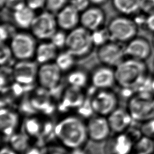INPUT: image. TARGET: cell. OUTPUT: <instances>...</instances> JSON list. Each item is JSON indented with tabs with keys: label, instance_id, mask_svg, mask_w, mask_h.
<instances>
[{
	"label": "cell",
	"instance_id": "obj_17",
	"mask_svg": "<svg viewBox=\"0 0 154 154\" xmlns=\"http://www.w3.org/2000/svg\"><path fill=\"white\" fill-rule=\"evenodd\" d=\"M107 119L111 132L116 134L125 132L134 120L128 109L118 107L107 116Z\"/></svg>",
	"mask_w": 154,
	"mask_h": 154
},
{
	"label": "cell",
	"instance_id": "obj_12",
	"mask_svg": "<svg viewBox=\"0 0 154 154\" xmlns=\"http://www.w3.org/2000/svg\"><path fill=\"white\" fill-rule=\"evenodd\" d=\"M152 45L148 39L143 36H136L124 46L127 58L146 61L152 53Z\"/></svg>",
	"mask_w": 154,
	"mask_h": 154
},
{
	"label": "cell",
	"instance_id": "obj_47",
	"mask_svg": "<svg viewBox=\"0 0 154 154\" xmlns=\"http://www.w3.org/2000/svg\"><path fill=\"white\" fill-rule=\"evenodd\" d=\"M50 154H63V153H58V152H54V153H50Z\"/></svg>",
	"mask_w": 154,
	"mask_h": 154
},
{
	"label": "cell",
	"instance_id": "obj_16",
	"mask_svg": "<svg viewBox=\"0 0 154 154\" xmlns=\"http://www.w3.org/2000/svg\"><path fill=\"white\" fill-rule=\"evenodd\" d=\"M85 102V96L82 88L70 85L64 91L60 108L62 111L79 109Z\"/></svg>",
	"mask_w": 154,
	"mask_h": 154
},
{
	"label": "cell",
	"instance_id": "obj_23",
	"mask_svg": "<svg viewBox=\"0 0 154 154\" xmlns=\"http://www.w3.org/2000/svg\"><path fill=\"white\" fill-rule=\"evenodd\" d=\"M112 5L119 14L128 16L136 15L142 8L141 0H112Z\"/></svg>",
	"mask_w": 154,
	"mask_h": 154
},
{
	"label": "cell",
	"instance_id": "obj_34",
	"mask_svg": "<svg viewBox=\"0 0 154 154\" xmlns=\"http://www.w3.org/2000/svg\"><path fill=\"white\" fill-rule=\"evenodd\" d=\"M13 57L10 45L1 43L0 51V62L2 66L7 64Z\"/></svg>",
	"mask_w": 154,
	"mask_h": 154
},
{
	"label": "cell",
	"instance_id": "obj_19",
	"mask_svg": "<svg viewBox=\"0 0 154 154\" xmlns=\"http://www.w3.org/2000/svg\"><path fill=\"white\" fill-rule=\"evenodd\" d=\"M58 28L64 31H71L80 23V13L69 4L56 14Z\"/></svg>",
	"mask_w": 154,
	"mask_h": 154
},
{
	"label": "cell",
	"instance_id": "obj_49",
	"mask_svg": "<svg viewBox=\"0 0 154 154\" xmlns=\"http://www.w3.org/2000/svg\"><path fill=\"white\" fill-rule=\"evenodd\" d=\"M153 142H154V139H153Z\"/></svg>",
	"mask_w": 154,
	"mask_h": 154
},
{
	"label": "cell",
	"instance_id": "obj_11",
	"mask_svg": "<svg viewBox=\"0 0 154 154\" xmlns=\"http://www.w3.org/2000/svg\"><path fill=\"white\" fill-rule=\"evenodd\" d=\"M61 73L62 71L55 62L42 64L38 67L37 81L42 88L49 91L59 85Z\"/></svg>",
	"mask_w": 154,
	"mask_h": 154
},
{
	"label": "cell",
	"instance_id": "obj_21",
	"mask_svg": "<svg viewBox=\"0 0 154 154\" xmlns=\"http://www.w3.org/2000/svg\"><path fill=\"white\" fill-rule=\"evenodd\" d=\"M12 18L14 25L22 29H30L36 16L35 11L25 4L12 11Z\"/></svg>",
	"mask_w": 154,
	"mask_h": 154
},
{
	"label": "cell",
	"instance_id": "obj_25",
	"mask_svg": "<svg viewBox=\"0 0 154 154\" xmlns=\"http://www.w3.org/2000/svg\"><path fill=\"white\" fill-rule=\"evenodd\" d=\"M134 154H153V139L142 135L134 144Z\"/></svg>",
	"mask_w": 154,
	"mask_h": 154
},
{
	"label": "cell",
	"instance_id": "obj_4",
	"mask_svg": "<svg viewBox=\"0 0 154 154\" xmlns=\"http://www.w3.org/2000/svg\"><path fill=\"white\" fill-rule=\"evenodd\" d=\"M94 46L91 31L83 26H77L67 33L65 48L76 58L88 55Z\"/></svg>",
	"mask_w": 154,
	"mask_h": 154
},
{
	"label": "cell",
	"instance_id": "obj_28",
	"mask_svg": "<svg viewBox=\"0 0 154 154\" xmlns=\"http://www.w3.org/2000/svg\"><path fill=\"white\" fill-rule=\"evenodd\" d=\"M67 80L70 85L83 88L87 85L88 78L84 71L74 70L69 73Z\"/></svg>",
	"mask_w": 154,
	"mask_h": 154
},
{
	"label": "cell",
	"instance_id": "obj_37",
	"mask_svg": "<svg viewBox=\"0 0 154 154\" xmlns=\"http://www.w3.org/2000/svg\"><path fill=\"white\" fill-rule=\"evenodd\" d=\"M46 0H25V4L34 11L45 7Z\"/></svg>",
	"mask_w": 154,
	"mask_h": 154
},
{
	"label": "cell",
	"instance_id": "obj_13",
	"mask_svg": "<svg viewBox=\"0 0 154 154\" xmlns=\"http://www.w3.org/2000/svg\"><path fill=\"white\" fill-rule=\"evenodd\" d=\"M86 126L88 138L96 142L105 140L111 132L107 118L102 116L97 115L90 118Z\"/></svg>",
	"mask_w": 154,
	"mask_h": 154
},
{
	"label": "cell",
	"instance_id": "obj_6",
	"mask_svg": "<svg viewBox=\"0 0 154 154\" xmlns=\"http://www.w3.org/2000/svg\"><path fill=\"white\" fill-rule=\"evenodd\" d=\"M128 111L134 120L144 122L154 117V95L138 94L129 100Z\"/></svg>",
	"mask_w": 154,
	"mask_h": 154
},
{
	"label": "cell",
	"instance_id": "obj_27",
	"mask_svg": "<svg viewBox=\"0 0 154 154\" xmlns=\"http://www.w3.org/2000/svg\"><path fill=\"white\" fill-rule=\"evenodd\" d=\"M75 58L70 52L66 49L58 54L54 61L62 72H65L70 71L73 68Z\"/></svg>",
	"mask_w": 154,
	"mask_h": 154
},
{
	"label": "cell",
	"instance_id": "obj_48",
	"mask_svg": "<svg viewBox=\"0 0 154 154\" xmlns=\"http://www.w3.org/2000/svg\"><path fill=\"white\" fill-rule=\"evenodd\" d=\"M153 91H154V78H153Z\"/></svg>",
	"mask_w": 154,
	"mask_h": 154
},
{
	"label": "cell",
	"instance_id": "obj_15",
	"mask_svg": "<svg viewBox=\"0 0 154 154\" xmlns=\"http://www.w3.org/2000/svg\"><path fill=\"white\" fill-rule=\"evenodd\" d=\"M134 141L125 132L116 134L109 139L104 148L105 154H130L133 152Z\"/></svg>",
	"mask_w": 154,
	"mask_h": 154
},
{
	"label": "cell",
	"instance_id": "obj_31",
	"mask_svg": "<svg viewBox=\"0 0 154 154\" xmlns=\"http://www.w3.org/2000/svg\"><path fill=\"white\" fill-rule=\"evenodd\" d=\"M16 32L15 27L12 24L7 22L2 23L0 28L1 42L5 43L7 40H10Z\"/></svg>",
	"mask_w": 154,
	"mask_h": 154
},
{
	"label": "cell",
	"instance_id": "obj_36",
	"mask_svg": "<svg viewBox=\"0 0 154 154\" xmlns=\"http://www.w3.org/2000/svg\"><path fill=\"white\" fill-rule=\"evenodd\" d=\"M69 4L81 13L90 7V2L89 0H70Z\"/></svg>",
	"mask_w": 154,
	"mask_h": 154
},
{
	"label": "cell",
	"instance_id": "obj_43",
	"mask_svg": "<svg viewBox=\"0 0 154 154\" xmlns=\"http://www.w3.org/2000/svg\"><path fill=\"white\" fill-rule=\"evenodd\" d=\"M70 154H87L84 150L80 148H76L74 149H72Z\"/></svg>",
	"mask_w": 154,
	"mask_h": 154
},
{
	"label": "cell",
	"instance_id": "obj_2",
	"mask_svg": "<svg viewBox=\"0 0 154 154\" xmlns=\"http://www.w3.org/2000/svg\"><path fill=\"white\" fill-rule=\"evenodd\" d=\"M116 82L123 88L135 89L147 76L145 61L126 57L114 68Z\"/></svg>",
	"mask_w": 154,
	"mask_h": 154
},
{
	"label": "cell",
	"instance_id": "obj_44",
	"mask_svg": "<svg viewBox=\"0 0 154 154\" xmlns=\"http://www.w3.org/2000/svg\"><path fill=\"white\" fill-rule=\"evenodd\" d=\"M0 2H1V8H3V7H4L5 0H1Z\"/></svg>",
	"mask_w": 154,
	"mask_h": 154
},
{
	"label": "cell",
	"instance_id": "obj_50",
	"mask_svg": "<svg viewBox=\"0 0 154 154\" xmlns=\"http://www.w3.org/2000/svg\"><path fill=\"white\" fill-rule=\"evenodd\" d=\"M153 154H154V153H153Z\"/></svg>",
	"mask_w": 154,
	"mask_h": 154
},
{
	"label": "cell",
	"instance_id": "obj_26",
	"mask_svg": "<svg viewBox=\"0 0 154 154\" xmlns=\"http://www.w3.org/2000/svg\"><path fill=\"white\" fill-rule=\"evenodd\" d=\"M10 147L17 153L25 152L29 147V136L24 133H14L10 137Z\"/></svg>",
	"mask_w": 154,
	"mask_h": 154
},
{
	"label": "cell",
	"instance_id": "obj_3",
	"mask_svg": "<svg viewBox=\"0 0 154 154\" xmlns=\"http://www.w3.org/2000/svg\"><path fill=\"white\" fill-rule=\"evenodd\" d=\"M106 29L111 40L120 43H127L137 35L138 26L129 16L120 14L109 20Z\"/></svg>",
	"mask_w": 154,
	"mask_h": 154
},
{
	"label": "cell",
	"instance_id": "obj_40",
	"mask_svg": "<svg viewBox=\"0 0 154 154\" xmlns=\"http://www.w3.org/2000/svg\"><path fill=\"white\" fill-rule=\"evenodd\" d=\"M0 154H17V152L11 147L5 146L1 148Z\"/></svg>",
	"mask_w": 154,
	"mask_h": 154
},
{
	"label": "cell",
	"instance_id": "obj_45",
	"mask_svg": "<svg viewBox=\"0 0 154 154\" xmlns=\"http://www.w3.org/2000/svg\"><path fill=\"white\" fill-rule=\"evenodd\" d=\"M152 45L153 48L154 49V34H153V37H152Z\"/></svg>",
	"mask_w": 154,
	"mask_h": 154
},
{
	"label": "cell",
	"instance_id": "obj_18",
	"mask_svg": "<svg viewBox=\"0 0 154 154\" xmlns=\"http://www.w3.org/2000/svg\"><path fill=\"white\" fill-rule=\"evenodd\" d=\"M91 82L97 89H109L116 84L114 68L105 65L97 67L91 75Z\"/></svg>",
	"mask_w": 154,
	"mask_h": 154
},
{
	"label": "cell",
	"instance_id": "obj_39",
	"mask_svg": "<svg viewBox=\"0 0 154 154\" xmlns=\"http://www.w3.org/2000/svg\"><path fill=\"white\" fill-rule=\"evenodd\" d=\"M144 27L149 32L154 34V11L146 16Z\"/></svg>",
	"mask_w": 154,
	"mask_h": 154
},
{
	"label": "cell",
	"instance_id": "obj_24",
	"mask_svg": "<svg viewBox=\"0 0 154 154\" xmlns=\"http://www.w3.org/2000/svg\"><path fill=\"white\" fill-rule=\"evenodd\" d=\"M43 91L33 95L30 99V103L35 110L49 112L52 110L51 99L48 95L45 94L46 91Z\"/></svg>",
	"mask_w": 154,
	"mask_h": 154
},
{
	"label": "cell",
	"instance_id": "obj_7",
	"mask_svg": "<svg viewBox=\"0 0 154 154\" xmlns=\"http://www.w3.org/2000/svg\"><path fill=\"white\" fill-rule=\"evenodd\" d=\"M56 16L46 10L36 15L31 26V34L40 40H49L58 30Z\"/></svg>",
	"mask_w": 154,
	"mask_h": 154
},
{
	"label": "cell",
	"instance_id": "obj_1",
	"mask_svg": "<svg viewBox=\"0 0 154 154\" xmlns=\"http://www.w3.org/2000/svg\"><path fill=\"white\" fill-rule=\"evenodd\" d=\"M55 135L66 147H81L88 138L86 124L79 117L67 116L60 120L54 128Z\"/></svg>",
	"mask_w": 154,
	"mask_h": 154
},
{
	"label": "cell",
	"instance_id": "obj_9",
	"mask_svg": "<svg viewBox=\"0 0 154 154\" xmlns=\"http://www.w3.org/2000/svg\"><path fill=\"white\" fill-rule=\"evenodd\" d=\"M97 57L103 65L113 68L126 58L125 49L122 43L111 40L98 47Z\"/></svg>",
	"mask_w": 154,
	"mask_h": 154
},
{
	"label": "cell",
	"instance_id": "obj_20",
	"mask_svg": "<svg viewBox=\"0 0 154 154\" xmlns=\"http://www.w3.org/2000/svg\"><path fill=\"white\" fill-rule=\"evenodd\" d=\"M19 123V115L13 110L2 108L0 111V128L6 137H11L15 133Z\"/></svg>",
	"mask_w": 154,
	"mask_h": 154
},
{
	"label": "cell",
	"instance_id": "obj_32",
	"mask_svg": "<svg viewBox=\"0 0 154 154\" xmlns=\"http://www.w3.org/2000/svg\"><path fill=\"white\" fill-rule=\"evenodd\" d=\"M68 0H46V10L55 14L63 9L67 4Z\"/></svg>",
	"mask_w": 154,
	"mask_h": 154
},
{
	"label": "cell",
	"instance_id": "obj_8",
	"mask_svg": "<svg viewBox=\"0 0 154 154\" xmlns=\"http://www.w3.org/2000/svg\"><path fill=\"white\" fill-rule=\"evenodd\" d=\"M90 102L93 112L107 117L117 108L118 98L109 89H99L91 97Z\"/></svg>",
	"mask_w": 154,
	"mask_h": 154
},
{
	"label": "cell",
	"instance_id": "obj_38",
	"mask_svg": "<svg viewBox=\"0 0 154 154\" xmlns=\"http://www.w3.org/2000/svg\"><path fill=\"white\" fill-rule=\"evenodd\" d=\"M24 4H25V0H5L4 7L13 11Z\"/></svg>",
	"mask_w": 154,
	"mask_h": 154
},
{
	"label": "cell",
	"instance_id": "obj_14",
	"mask_svg": "<svg viewBox=\"0 0 154 154\" xmlns=\"http://www.w3.org/2000/svg\"><path fill=\"white\" fill-rule=\"evenodd\" d=\"M106 13L99 6H90L80 14V23L90 31L103 27L106 21Z\"/></svg>",
	"mask_w": 154,
	"mask_h": 154
},
{
	"label": "cell",
	"instance_id": "obj_46",
	"mask_svg": "<svg viewBox=\"0 0 154 154\" xmlns=\"http://www.w3.org/2000/svg\"><path fill=\"white\" fill-rule=\"evenodd\" d=\"M152 68H153V70L154 71V58H153V61H152Z\"/></svg>",
	"mask_w": 154,
	"mask_h": 154
},
{
	"label": "cell",
	"instance_id": "obj_10",
	"mask_svg": "<svg viewBox=\"0 0 154 154\" xmlns=\"http://www.w3.org/2000/svg\"><path fill=\"white\" fill-rule=\"evenodd\" d=\"M31 60H18L13 68V76L19 85H28L37 80L38 66Z\"/></svg>",
	"mask_w": 154,
	"mask_h": 154
},
{
	"label": "cell",
	"instance_id": "obj_41",
	"mask_svg": "<svg viewBox=\"0 0 154 154\" xmlns=\"http://www.w3.org/2000/svg\"><path fill=\"white\" fill-rule=\"evenodd\" d=\"M24 154H43V153L42 150L37 147H31L26 150Z\"/></svg>",
	"mask_w": 154,
	"mask_h": 154
},
{
	"label": "cell",
	"instance_id": "obj_35",
	"mask_svg": "<svg viewBox=\"0 0 154 154\" xmlns=\"http://www.w3.org/2000/svg\"><path fill=\"white\" fill-rule=\"evenodd\" d=\"M140 130L143 135L154 139V117L143 122Z\"/></svg>",
	"mask_w": 154,
	"mask_h": 154
},
{
	"label": "cell",
	"instance_id": "obj_30",
	"mask_svg": "<svg viewBox=\"0 0 154 154\" xmlns=\"http://www.w3.org/2000/svg\"><path fill=\"white\" fill-rule=\"evenodd\" d=\"M91 34L94 46L99 47L110 40V37L106 27H102L91 31Z\"/></svg>",
	"mask_w": 154,
	"mask_h": 154
},
{
	"label": "cell",
	"instance_id": "obj_5",
	"mask_svg": "<svg viewBox=\"0 0 154 154\" xmlns=\"http://www.w3.org/2000/svg\"><path fill=\"white\" fill-rule=\"evenodd\" d=\"M9 45L13 57L17 60H31L35 56L37 46L35 37L25 31L16 32L10 40Z\"/></svg>",
	"mask_w": 154,
	"mask_h": 154
},
{
	"label": "cell",
	"instance_id": "obj_22",
	"mask_svg": "<svg viewBox=\"0 0 154 154\" xmlns=\"http://www.w3.org/2000/svg\"><path fill=\"white\" fill-rule=\"evenodd\" d=\"M58 49L50 40H45L37 45L35 58L40 64L53 62L58 55Z\"/></svg>",
	"mask_w": 154,
	"mask_h": 154
},
{
	"label": "cell",
	"instance_id": "obj_33",
	"mask_svg": "<svg viewBox=\"0 0 154 154\" xmlns=\"http://www.w3.org/2000/svg\"><path fill=\"white\" fill-rule=\"evenodd\" d=\"M64 30H57L50 38V41L58 49L66 47L67 33Z\"/></svg>",
	"mask_w": 154,
	"mask_h": 154
},
{
	"label": "cell",
	"instance_id": "obj_42",
	"mask_svg": "<svg viewBox=\"0 0 154 154\" xmlns=\"http://www.w3.org/2000/svg\"><path fill=\"white\" fill-rule=\"evenodd\" d=\"M108 0H89L90 4H93V5H97L100 6L102 5L105 4L107 2Z\"/></svg>",
	"mask_w": 154,
	"mask_h": 154
},
{
	"label": "cell",
	"instance_id": "obj_29",
	"mask_svg": "<svg viewBox=\"0 0 154 154\" xmlns=\"http://www.w3.org/2000/svg\"><path fill=\"white\" fill-rule=\"evenodd\" d=\"M24 129L28 136L37 137L42 131V125L38 119L29 117L25 122Z\"/></svg>",
	"mask_w": 154,
	"mask_h": 154
}]
</instances>
